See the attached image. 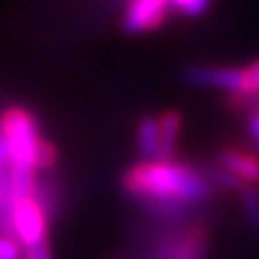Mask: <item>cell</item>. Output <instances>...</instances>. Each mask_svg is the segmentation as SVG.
I'll use <instances>...</instances> for the list:
<instances>
[{
	"label": "cell",
	"mask_w": 259,
	"mask_h": 259,
	"mask_svg": "<svg viewBox=\"0 0 259 259\" xmlns=\"http://www.w3.org/2000/svg\"><path fill=\"white\" fill-rule=\"evenodd\" d=\"M253 96H259V59L241 68V90L239 94H231V104L243 108Z\"/></svg>",
	"instance_id": "cell-10"
},
{
	"label": "cell",
	"mask_w": 259,
	"mask_h": 259,
	"mask_svg": "<svg viewBox=\"0 0 259 259\" xmlns=\"http://www.w3.org/2000/svg\"><path fill=\"white\" fill-rule=\"evenodd\" d=\"M0 131L9 141L13 161L35 167L43 141L39 116L27 106H9L0 116Z\"/></svg>",
	"instance_id": "cell-2"
},
{
	"label": "cell",
	"mask_w": 259,
	"mask_h": 259,
	"mask_svg": "<svg viewBox=\"0 0 259 259\" xmlns=\"http://www.w3.org/2000/svg\"><path fill=\"white\" fill-rule=\"evenodd\" d=\"M182 112L165 110L159 114V155L157 159H176L178 139L182 133Z\"/></svg>",
	"instance_id": "cell-8"
},
{
	"label": "cell",
	"mask_w": 259,
	"mask_h": 259,
	"mask_svg": "<svg viewBox=\"0 0 259 259\" xmlns=\"http://www.w3.org/2000/svg\"><path fill=\"white\" fill-rule=\"evenodd\" d=\"M182 80L196 88H212L221 92L239 94L241 90V70L227 66H188L182 72Z\"/></svg>",
	"instance_id": "cell-6"
},
{
	"label": "cell",
	"mask_w": 259,
	"mask_h": 259,
	"mask_svg": "<svg viewBox=\"0 0 259 259\" xmlns=\"http://www.w3.org/2000/svg\"><path fill=\"white\" fill-rule=\"evenodd\" d=\"M202 171H204V176L208 178V182H210L214 188H223V190H227V192H241V190L247 186L243 180H239L235 174L227 171V169L221 167L219 163L208 165V167H204Z\"/></svg>",
	"instance_id": "cell-12"
},
{
	"label": "cell",
	"mask_w": 259,
	"mask_h": 259,
	"mask_svg": "<svg viewBox=\"0 0 259 259\" xmlns=\"http://www.w3.org/2000/svg\"><path fill=\"white\" fill-rule=\"evenodd\" d=\"M23 259H53L49 239H43V241H39V243H33V245L25 247Z\"/></svg>",
	"instance_id": "cell-16"
},
{
	"label": "cell",
	"mask_w": 259,
	"mask_h": 259,
	"mask_svg": "<svg viewBox=\"0 0 259 259\" xmlns=\"http://www.w3.org/2000/svg\"><path fill=\"white\" fill-rule=\"evenodd\" d=\"M210 7V0H171V9L188 19L202 17Z\"/></svg>",
	"instance_id": "cell-13"
},
{
	"label": "cell",
	"mask_w": 259,
	"mask_h": 259,
	"mask_svg": "<svg viewBox=\"0 0 259 259\" xmlns=\"http://www.w3.org/2000/svg\"><path fill=\"white\" fill-rule=\"evenodd\" d=\"M247 128H249V135H251V139H253V143H255V147L259 151V112H253L249 116Z\"/></svg>",
	"instance_id": "cell-17"
},
{
	"label": "cell",
	"mask_w": 259,
	"mask_h": 259,
	"mask_svg": "<svg viewBox=\"0 0 259 259\" xmlns=\"http://www.w3.org/2000/svg\"><path fill=\"white\" fill-rule=\"evenodd\" d=\"M57 159H59V155H57L55 145H53L51 141L43 139V141H41V147H39V153H37V163H35V167H37V169H43V171H51V169L55 167Z\"/></svg>",
	"instance_id": "cell-14"
},
{
	"label": "cell",
	"mask_w": 259,
	"mask_h": 259,
	"mask_svg": "<svg viewBox=\"0 0 259 259\" xmlns=\"http://www.w3.org/2000/svg\"><path fill=\"white\" fill-rule=\"evenodd\" d=\"M23 245L15 237L0 235V259H21L23 257Z\"/></svg>",
	"instance_id": "cell-15"
},
{
	"label": "cell",
	"mask_w": 259,
	"mask_h": 259,
	"mask_svg": "<svg viewBox=\"0 0 259 259\" xmlns=\"http://www.w3.org/2000/svg\"><path fill=\"white\" fill-rule=\"evenodd\" d=\"M171 0H128L122 15V31L126 35L153 33L171 15Z\"/></svg>",
	"instance_id": "cell-3"
},
{
	"label": "cell",
	"mask_w": 259,
	"mask_h": 259,
	"mask_svg": "<svg viewBox=\"0 0 259 259\" xmlns=\"http://www.w3.org/2000/svg\"><path fill=\"white\" fill-rule=\"evenodd\" d=\"M239 196H241V208H243L247 227L255 235H259V190L257 186H245L239 192Z\"/></svg>",
	"instance_id": "cell-11"
},
{
	"label": "cell",
	"mask_w": 259,
	"mask_h": 259,
	"mask_svg": "<svg viewBox=\"0 0 259 259\" xmlns=\"http://www.w3.org/2000/svg\"><path fill=\"white\" fill-rule=\"evenodd\" d=\"M120 186L126 196L157 217L184 214L214 192L202 169L178 159H141L122 174Z\"/></svg>",
	"instance_id": "cell-1"
},
{
	"label": "cell",
	"mask_w": 259,
	"mask_h": 259,
	"mask_svg": "<svg viewBox=\"0 0 259 259\" xmlns=\"http://www.w3.org/2000/svg\"><path fill=\"white\" fill-rule=\"evenodd\" d=\"M13 225H15V235L21 241L23 249L43 239H49L47 237L49 217L43 210V206L37 202V198L17 200L15 212H13Z\"/></svg>",
	"instance_id": "cell-5"
},
{
	"label": "cell",
	"mask_w": 259,
	"mask_h": 259,
	"mask_svg": "<svg viewBox=\"0 0 259 259\" xmlns=\"http://www.w3.org/2000/svg\"><path fill=\"white\" fill-rule=\"evenodd\" d=\"M208 245V229L204 223H194L192 227L169 235L157 249L155 259H204Z\"/></svg>",
	"instance_id": "cell-4"
},
{
	"label": "cell",
	"mask_w": 259,
	"mask_h": 259,
	"mask_svg": "<svg viewBox=\"0 0 259 259\" xmlns=\"http://www.w3.org/2000/svg\"><path fill=\"white\" fill-rule=\"evenodd\" d=\"M137 151L141 159L159 155V114H147L137 122Z\"/></svg>",
	"instance_id": "cell-9"
},
{
	"label": "cell",
	"mask_w": 259,
	"mask_h": 259,
	"mask_svg": "<svg viewBox=\"0 0 259 259\" xmlns=\"http://www.w3.org/2000/svg\"><path fill=\"white\" fill-rule=\"evenodd\" d=\"M217 163L225 167L227 171L235 174L247 186H259V157L257 155L237 149V147H225L223 151H219Z\"/></svg>",
	"instance_id": "cell-7"
}]
</instances>
